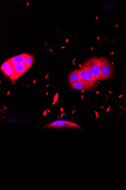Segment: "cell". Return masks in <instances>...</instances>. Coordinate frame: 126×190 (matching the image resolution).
<instances>
[{"label": "cell", "mask_w": 126, "mask_h": 190, "mask_svg": "<svg viewBox=\"0 0 126 190\" xmlns=\"http://www.w3.org/2000/svg\"><path fill=\"white\" fill-rule=\"evenodd\" d=\"M80 68L90 72L95 77L97 81L101 80V65L100 58L96 57L91 58L83 63Z\"/></svg>", "instance_id": "cell-1"}, {"label": "cell", "mask_w": 126, "mask_h": 190, "mask_svg": "<svg viewBox=\"0 0 126 190\" xmlns=\"http://www.w3.org/2000/svg\"><path fill=\"white\" fill-rule=\"evenodd\" d=\"M50 128L82 129L79 126L75 123L63 120H57L54 121L47 125H45L43 127V129Z\"/></svg>", "instance_id": "cell-2"}, {"label": "cell", "mask_w": 126, "mask_h": 190, "mask_svg": "<svg viewBox=\"0 0 126 190\" xmlns=\"http://www.w3.org/2000/svg\"><path fill=\"white\" fill-rule=\"evenodd\" d=\"M101 65V80H107L112 78L114 74V69L111 63L106 58H100Z\"/></svg>", "instance_id": "cell-3"}, {"label": "cell", "mask_w": 126, "mask_h": 190, "mask_svg": "<svg viewBox=\"0 0 126 190\" xmlns=\"http://www.w3.org/2000/svg\"><path fill=\"white\" fill-rule=\"evenodd\" d=\"M78 71L79 75L80 81L84 82L88 86L89 90L93 88L97 82L96 79L93 74L88 71L82 69L79 70Z\"/></svg>", "instance_id": "cell-4"}, {"label": "cell", "mask_w": 126, "mask_h": 190, "mask_svg": "<svg viewBox=\"0 0 126 190\" xmlns=\"http://www.w3.org/2000/svg\"><path fill=\"white\" fill-rule=\"evenodd\" d=\"M13 67L14 72L17 76L18 78L21 76L28 69H29L25 63L15 64L13 65Z\"/></svg>", "instance_id": "cell-5"}, {"label": "cell", "mask_w": 126, "mask_h": 190, "mask_svg": "<svg viewBox=\"0 0 126 190\" xmlns=\"http://www.w3.org/2000/svg\"><path fill=\"white\" fill-rule=\"evenodd\" d=\"M78 69H76L71 72L68 76V82L70 86L75 82L80 81Z\"/></svg>", "instance_id": "cell-6"}, {"label": "cell", "mask_w": 126, "mask_h": 190, "mask_svg": "<svg viewBox=\"0 0 126 190\" xmlns=\"http://www.w3.org/2000/svg\"><path fill=\"white\" fill-rule=\"evenodd\" d=\"M28 54L26 53L22 54L16 55L13 58L8 59V60L11 62L13 65L17 63H25V60L26 57Z\"/></svg>", "instance_id": "cell-7"}, {"label": "cell", "mask_w": 126, "mask_h": 190, "mask_svg": "<svg viewBox=\"0 0 126 190\" xmlns=\"http://www.w3.org/2000/svg\"><path fill=\"white\" fill-rule=\"evenodd\" d=\"M71 87L73 89L75 90L83 91L89 90L88 86L82 81L75 82L71 86Z\"/></svg>", "instance_id": "cell-8"}, {"label": "cell", "mask_w": 126, "mask_h": 190, "mask_svg": "<svg viewBox=\"0 0 126 190\" xmlns=\"http://www.w3.org/2000/svg\"><path fill=\"white\" fill-rule=\"evenodd\" d=\"M34 61L35 58L34 57L31 55L28 54L25 60V63L28 68L29 69L33 65Z\"/></svg>", "instance_id": "cell-9"}, {"label": "cell", "mask_w": 126, "mask_h": 190, "mask_svg": "<svg viewBox=\"0 0 126 190\" xmlns=\"http://www.w3.org/2000/svg\"><path fill=\"white\" fill-rule=\"evenodd\" d=\"M13 65L12 64L8 59L2 63L1 67V70L2 71L5 72L10 67Z\"/></svg>", "instance_id": "cell-10"}, {"label": "cell", "mask_w": 126, "mask_h": 190, "mask_svg": "<svg viewBox=\"0 0 126 190\" xmlns=\"http://www.w3.org/2000/svg\"><path fill=\"white\" fill-rule=\"evenodd\" d=\"M14 68H13V65H12L10 68H8L6 71L4 72V73L6 76L10 78V77L11 75H13V73H14Z\"/></svg>", "instance_id": "cell-11"}, {"label": "cell", "mask_w": 126, "mask_h": 190, "mask_svg": "<svg viewBox=\"0 0 126 190\" xmlns=\"http://www.w3.org/2000/svg\"><path fill=\"white\" fill-rule=\"evenodd\" d=\"M124 95H121L120 96H119V98H120V97H121L122 96H123Z\"/></svg>", "instance_id": "cell-12"}, {"label": "cell", "mask_w": 126, "mask_h": 190, "mask_svg": "<svg viewBox=\"0 0 126 190\" xmlns=\"http://www.w3.org/2000/svg\"><path fill=\"white\" fill-rule=\"evenodd\" d=\"M110 109V107H108V108L107 109V112L109 110V109Z\"/></svg>", "instance_id": "cell-13"}, {"label": "cell", "mask_w": 126, "mask_h": 190, "mask_svg": "<svg viewBox=\"0 0 126 190\" xmlns=\"http://www.w3.org/2000/svg\"><path fill=\"white\" fill-rule=\"evenodd\" d=\"M96 93H97V94H100V92H98V91H96Z\"/></svg>", "instance_id": "cell-14"}, {"label": "cell", "mask_w": 126, "mask_h": 190, "mask_svg": "<svg viewBox=\"0 0 126 190\" xmlns=\"http://www.w3.org/2000/svg\"><path fill=\"white\" fill-rule=\"evenodd\" d=\"M105 96L107 97H108L106 95H105Z\"/></svg>", "instance_id": "cell-15"}, {"label": "cell", "mask_w": 126, "mask_h": 190, "mask_svg": "<svg viewBox=\"0 0 126 190\" xmlns=\"http://www.w3.org/2000/svg\"><path fill=\"white\" fill-rule=\"evenodd\" d=\"M109 92H110V93H112V92H111L110 91H109Z\"/></svg>", "instance_id": "cell-16"}, {"label": "cell", "mask_w": 126, "mask_h": 190, "mask_svg": "<svg viewBox=\"0 0 126 190\" xmlns=\"http://www.w3.org/2000/svg\"><path fill=\"white\" fill-rule=\"evenodd\" d=\"M104 107V106H103V107H101V108H103Z\"/></svg>", "instance_id": "cell-17"}, {"label": "cell", "mask_w": 126, "mask_h": 190, "mask_svg": "<svg viewBox=\"0 0 126 190\" xmlns=\"http://www.w3.org/2000/svg\"><path fill=\"white\" fill-rule=\"evenodd\" d=\"M93 91H94V89H93Z\"/></svg>", "instance_id": "cell-18"}, {"label": "cell", "mask_w": 126, "mask_h": 190, "mask_svg": "<svg viewBox=\"0 0 126 190\" xmlns=\"http://www.w3.org/2000/svg\"></svg>", "instance_id": "cell-19"}]
</instances>
